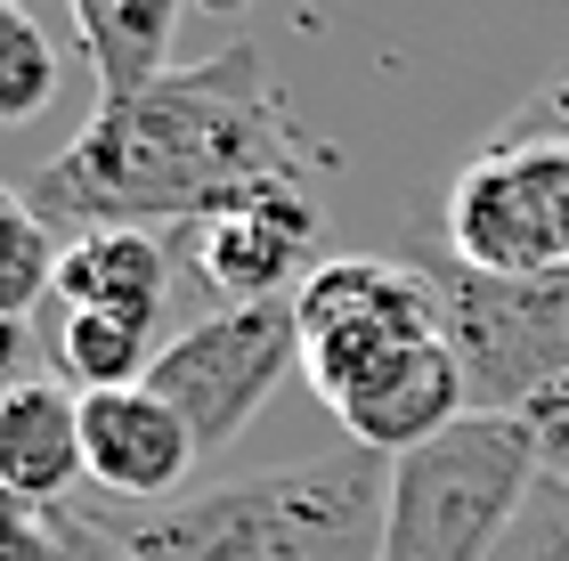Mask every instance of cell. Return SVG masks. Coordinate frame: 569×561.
Masks as SVG:
<instances>
[{
  "mask_svg": "<svg viewBox=\"0 0 569 561\" xmlns=\"http://www.w3.org/2000/svg\"><path fill=\"white\" fill-rule=\"evenodd\" d=\"M326 147L293 122V107L269 90L261 49L228 41L220 58L179 66L139 98L90 107V122L58 147L24 196L49 228L98 237V228H203L277 188H301V171Z\"/></svg>",
  "mask_w": 569,
  "mask_h": 561,
  "instance_id": "1",
  "label": "cell"
},
{
  "mask_svg": "<svg viewBox=\"0 0 569 561\" xmlns=\"http://www.w3.org/2000/svg\"><path fill=\"white\" fill-rule=\"evenodd\" d=\"M382 504H391V464L367 448H342L154 504V513L122 521V553L131 561H375Z\"/></svg>",
  "mask_w": 569,
  "mask_h": 561,
  "instance_id": "2",
  "label": "cell"
},
{
  "mask_svg": "<svg viewBox=\"0 0 569 561\" xmlns=\"http://www.w3.org/2000/svg\"><path fill=\"white\" fill-rule=\"evenodd\" d=\"M448 252L472 277H569V73L537 90L448 188Z\"/></svg>",
  "mask_w": 569,
  "mask_h": 561,
  "instance_id": "3",
  "label": "cell"
},
{
  "mask_svg": "<svg viewBox=\"0 0 569 561\" xmlns=\"http://www.w3.org/2000/svg\"><path fill=\"white\" fill-rule=\"evenodd\" d=\"M537 480H546V448L521 415H463L431 448L391 464L375 561H497Z\"/></svg>",
  "mask_w": 569,
  "mask_h": 561,
  "instance_id": "4",
  "label": "cell"
},
{
  "mask_svg": "<svg viewBox=\"0 0 569 561\" xmlns=\"http://www.w3.org/2000/svg\"><path fill=\"white\" fill-rule=\"evenodd\" d=\"M293 334H301V374L326 407L367 382L375 367L407 359V350L439 342V293L431 269L382 261V252H342V261H318L293 285Z\"/></svg>",
  "mask_w": 569,
  "mask_h": 561,
  "instance_id": "5",
  "label": "cell"
},
{
  "mask_svg": "<svg viewBox=\"0 0 569 561\" xmlns=\"http://www.w3.org/2000/svg\"><path fill=\"white\" fill-rule=\"evenodd\" d=\"M284 367H301V334H293V293L284 301H237V310L196 318L188 334L163 342L147 391L179 407V423L196 431L203 455H220L237 431L269 407Z\"/></svg>",
  "mask_w": 569,
  "mask_h": 561,
  "instance_id": "6",
  "label": "cell"
},
{
  "mask_svg": "<svg viewBox=\"0 0 569 561\" xmlns=\"http://www.w3.org/2000/svg\"><path fill=\"white\" fill-rule=\"evenodd\" d=\"M309 244H318V196L309 188H277L261 203H244V212L228 220H203L196 228V277L220 293V310H237V301H284V277L301 285V261Z\"/></svg>",
  "mask_w": 569,
  "mask_h": 561,
  "instance_id": "7",
  "label": "cell"
},
{
  "mask_svg": "<svg viewBox=\"0 0 569 561\" xmlns=\"http://www.w3.org/2000/svg\"><path fill=\"white\" fill-rule=\"evenodd\" d=\"M196 431L179 423L171 399H154L147 382L139 391H90L82 399V472L107 497H139L163 504L179 480L196 472Z\"/></svg>",
  "mask_w": 569,
  "mask_h": 561,
  "instance_id": "8",
  "label": "cell"
},
{
  "mask_svg": "<svg viewBox=\"0 0 569 561\" xmlns=\"http://www.w3.org/2000/svg\"><path fill=\"white\" fill-rule=\"evenodd\" d=\"M73 480H82V399L41 374L0 391V497L66 504Z\"/></svg>",
  "mask_w": 569,
  "mask_h": 561,
  "instance_id": "9",
  "label": "cell"
},
{
  "mask_svg": "<svg viewBox=\"0 0 569 561\" xmlns=\"http://www.w3.org/2000/svg\"><path fill=\"white\" fill-rule=\"evenodd\" d=\"M163 293H171V252L154 228H98V237H73L58 261V310H122L154 325Z\"/></svg>",
  "mask_w": 569,
  "mask_h": 561,
  "instance_id": "10",
  "label": "cell"
},
{
  "mask_svg": "<svg viewBox=\"0 0 569 561\" xmlns=\"http://www.w3.org/2000/svg\"><path fill=\"white\" fill-rule=\"evenodd\" d=\"M73 33L90 49V73H98V107L114 98H139L154 90L171 66V33H179V9L171 0H73Z\"/></svg>",
  "mask_w": 569,
  "mask_h": 561,
  "instance_id": "11",
  "label": "cell"
},
{
  "mask_svg": "<svg viewBox=\"0 0 569 561\" xmlns=\"http://www.w3.org/2000/svg\"><path fill=\"white\" fill-rule=\"evenodd\" d=\"M154 325L147 318H122V310H58V367H66V391L90 399V391H139L154 374Z\"/></svg>",
  "mask_w": 569,
  "mask_h": 561,
  "instance_id": "12",
  "label": "cell"
},
{
  "mask_svg": "<svg viewBox=\"0 0 569 561\" xmlns=\"http://www.w3.org/2000/svg\"><path fill=\"white\" fill-rule=\"evenodd\" d=\"M58 261H66V244H58V228H49L33 212V196L0 180V318H33V301L41 293H58Z\"/></svg>",
  "mask_w": 569,
  "mask_h": 561,
  "instance_id": "13",
  "label": "cell"
},
{
  "mask_svg": "<svg viewBox=\"0 0 569 561\" xmlns=\"http://www.w3.org/2000/svg\"><path fill=\"white\" fill-rule=\"evenodd\" d=\"M58 98V49L24 9H0V131L33 122Z\"/></svg>",
  "mask_w": 569,
  "mask_h": 561,
  "instance_id": "14",
  "label": "cell"
},
{
  "mask_svg": "<svg viewBox=\"0 0 569 561\" xmlns=\"http://www.w3.org/2000/svg\"><path fill=\"white\" fill-rule=\"evenodd\" d=\"M497 561H569V480H537V497L521 504L512 538L497 545Z\"/></svg>",
  "mask_w": 569,
  "mask_h": 561,
  "instance_id": "15",
  "label": "cell"
},
{
  "mask_svg": "<svg viewBox=\"0 0 569 561\" xmlns=\"http://www.w3.org/2000/svg\"><path fill=\"white\" fill-rule=\"evenodd\" d=\"M58 561H131L122 553V521L82 513V504H58Z\"/></svg>",
  "mask_w": 569,
  "mask_h": 561,
  "instance_id": "16",
  "label": "cell"
},
{
  "mask_svg": "<svg viewBox=\"0 0 569 561\" xmlns=\"http://www.w3.org/2000/svg\"><path fill=\"white\" fill-rule=\"evenodd\" d=\"M17 382H33V359H24V325L0 318V391H17Z\"/></svg>",
  "mask_w": 569,
  "mask_h": 561,
  "instance_id": "17",
  "label": "cell"
}]
</instances>
